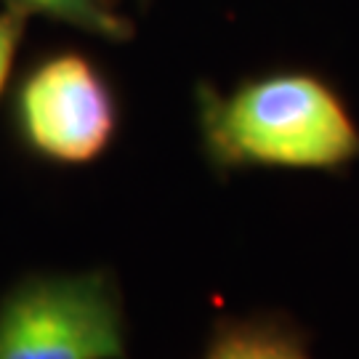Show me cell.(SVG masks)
<instances>
[{"label": "cell", "mask_w": 359, "mask_h": 359, "mask_svg": "<svg viewBox=\"0 0 359 359\" xmlns=\"http://www.w3.org/2000/svg\"><path fill=\"white\" fill-rule=\"evenodd\" d=\"M200 152L229 181L253 170L348 176L359 165V120L338 83L311 67H271L229 88L194 86Z\"/></svg>", "instance_id": "1"}, {"label": "cell", "mask_w": 359, "mask_h": 359, "mask_svg": "<svg viewBox=\"0 0 359 359\" xmlns=\"http://www.w3.org/2000/svg\"><path fill=\"white\" fill-rule=\"evenodd\" d=\"M203 359H314L311 335L283 311L213 322Z\"/></svg>", "instance_id": "4"}, {"label": "cell", "mask_w": 359, "mask_h": 359, "mask_svg": "<svg viewBox=\"0 0 359 359\" xmlns=\"http://www.w3.org/2000/svg\"><path fill=\"white\" fill-rule=\"evenodd\" d=\"M27 13L16 8H0V99L8 88V80L13 75V62L22 48V40L27 32Z\"/></svg>", "instance_id": "6"}, {"label": "cell", "mask_w": 359, "mask_h": 359, "mask_svg": "<svg viewBox=\"0 0 359 359\" xmlns=\"http://www.w3.org/2000/svg\"><path fill=\"white\" fill-rule=\"evenodd\" d=\"M109 3H112V6H115V3H120V0H109ZM139 3H142L144 8H147V6H149V3H152V0H139Z\"/></svg>", "instance_id": "7"}, {"label": "cell", "mask_w": 359, "mask_h": 359, "mask_svg": "<svg viewBox=\"0 0 359 359\" xmlns=\"http://www.w3.org/2000/svg\"><path fill=\"white\" fill-rule=\"evenodd\" d=\"M126 104L115 77L77 46L38 53L16 77L8 133L27 160L46 168H90L115 149Z\"/></svg>", "instance_id": "2"}, {"label": "cell", "mask_w": 359, "mask_h": 359, "mask_svg": "<svg viewBox=\"0 0 359 359\" xmlns=\"http://www.w3.org/2000/svg\"><path fill=\"white\" fill-rule=\"evenodd\" d=\"M6 8L46 16L48 22L72 27L90 38H102L107 43H130L136 35L133 19L120 13L109 0H0Z\"/></svg>", "instance_id": "5"}, {"label": "cell", "mask_w": 359, "mask_h": 359, "mask_svg": "<svg viewBox=\"0 0 359 359\" xmlns=\"http://www.w3.org/2000/svg\"><path fill=\"white\" fill-rule=\"evenodd\" d=\"M0 359H128L115 271H27L0 293Z\"/></svg>", "instance_id": "3"}]
</instances>
